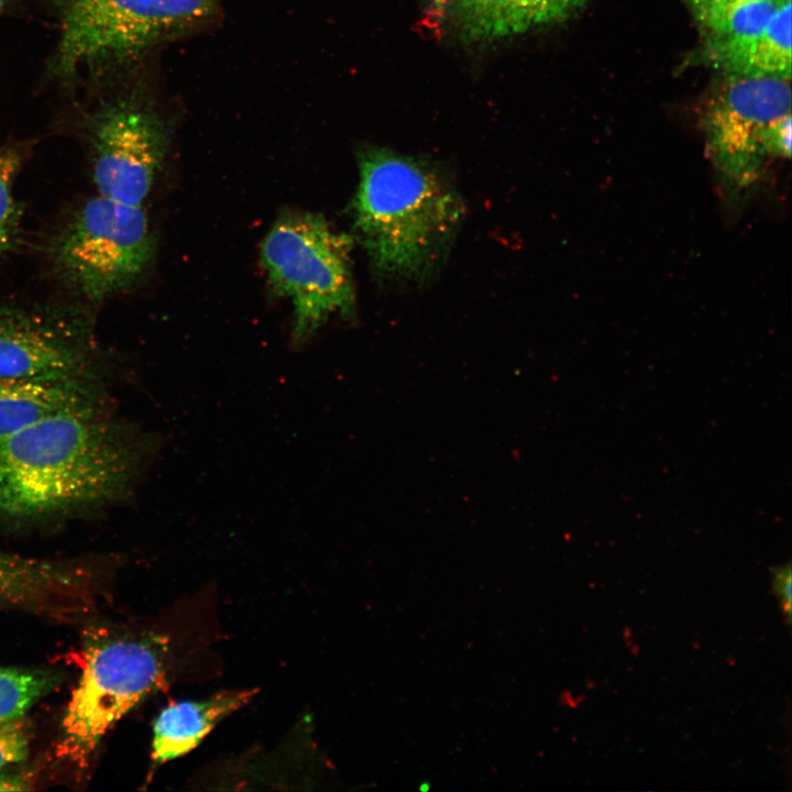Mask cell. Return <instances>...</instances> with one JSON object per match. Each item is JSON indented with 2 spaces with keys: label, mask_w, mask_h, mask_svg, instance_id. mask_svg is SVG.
<instances>
[{
  "label": "cell",
  "mask_w": 792,
  "mask_h": 792,
  "mask_svg": "<svg viewBox=\"0 0 792 792\" xmlns=\"http://www.w3.org/2000/svg\"><path fill=\"white\" fill-rule=\"evenodd\" d=\"M145 455L105 406L41 417L0 435V516L41 519L116 502Z\"/></svg>",
  "instance_id": "obj_1"
},
{
  "label": "cell",
  "mask_w": 792,
  "mask_h": 792,
  "mask_svg": "<svg viewBox=\"0 0 792 792\" xmlns=\"http://www.w3.org/2000/svg\"><path fill=\"white\" fill-rule=\"evenodd\" d=\"M354 228L375 270L422 279L441 263L463 217L455 189L435 168L370 146L359 153Z\"/></svg>",
  "instance_id": "obj_2"
},
{
  "label": "cell",
  "mask_w": 792,
  "mask_h": 792,
  "mask_svg": "<svg viewBox=\"0 0 792 792\" xmlns=\"http://www.w3.org/2000/svg\"><path fill=\"white\" fill-rule=\"evenodd\" d=\"M59 33L52 72L98 75L215 15L217 0H48Z\"/></svg>",
  "instance_id": "obj_3"
},
{
  "label": "cell",
  "mask_w": 792,
  "mask_h": 792,
  "mask_svg": "<svg viewBox=\"0 0 792 792\" xmlns=\"http://www.w3.org/2000/svg\"><path fill=\"white\" fill-rule=\"evenodd\" d=\"M351 246L348 235L308 211L282 213L266 233L261 264L273 290L292 302L295 345L308 342L332 316L352 314Z\"/></svg>",
  "instance_id": "obj_4"
},
{
  "label": "cell",
  "mask_w": 792,
  "mask_h": 792,
  "mask_svg": "<svg viewBox=\"0 0 792 792\" xmlns=\"http://www.w3.org/2000/svg\"><path fill=\"white\" fill-rule=\"evenodd\" d=\"M80 675L66 706L56 755L85 766L108 730L165 685L167 644L161 637L103 635L79 653Z\"/></svg>",
  "instance_id": "obj_5"
},
{
  "label": "cell",
  "mask_w": 792,
  "mask_h": 792,
  "mask_svg": "<svg viewBox=\"0 0 792 792\" xmlns=\"http://www.w3.org/2000/svg\"><path fill=\"white\" fill-rule=\"evenodd\" d=\"M154 251L142 206L99 194L74 209L48 244L56 276L88 304L130 288L150 266Z\"/></svg>",
  "instance_id": "obj_6"
},
{
  "label": "cell",
  "mask_w": 792,
  "mask_h": 792,
  "mask_svg": "<svg viewBox=\"0 0 792 792\" xmlns=\"http://www.w3.org/2000/svg\"><path fill=\"white\" fill-rule=\"evenodd\" d=\"M0 381L98 383L99 348L88 306L0 300Z\"/></svg>",
  "instance_id": "obj_7"
},
{
  "label": "cell",
  "mask_w": 792,
  "mask_h": 792,
  "mask_svg": "<svg viewBox=\"0 0 792 792\" xmlns=\"http://www.w3.org/2000/svg\"><path fill=\"white\" fill-rule=\"evenodd\" d=\"M791 113L788 79L726 75L704 106L707 152L723 191L745 195L769 158L766 134L772 122Z\"/></svg>",
  "instance_id": "obj_8"
},
{
  "label": "cell",
  "mask_w": 792,
  "mask_h": 792,
  "mask_svg": "<svg viewBox=\"0 0 792 792\" xmlns=\"http://www.w3.org/2000/svg\"><path fill=\"white\" fill-rule=\"evenodd\" d=\"M86 132L98 194L142 206L168 147L167 129L160 116L132 98L117 99L88 116Z\"/></svg>",
  "instance_id": "obj_9"
},
{
  "label": "cell",
  "mask_w": 792,
  "mask_h": 792,
  "mask_svg": "<svg viewBox=\"0 0 792 792\" xmlns=\"http://www.w3.org/2000/svg\"><path fill=\"white\" fill-rule=\"evenodd\" d=\"M443 23L460 40L492 42L571 16L587 0H435Z\"/></svg>",
  "instance_id": "obj_10"
},
{
  "label": "cell",
  "mask_w": 792,
  "mask_h": 792,
  "mask_svg": "<svg viewBox=\"0 0 792 792\" xmlns=\"http://www.w3.org/2000/svg\"><path fill=\"white\" fill-rule=\"evenodd\" d=\"M255 689L227 690L166 706L153 724L152 760L162 765L195 749L213 727L249 703Z\"/></svg>",
  "instance_id": "obj_11"
},
{
  "label": "cell",
  "mask_w": 792,
  "mask_h": 792,
  "mask_svg": "<svg viewBox=\"0 0 792 792\" xmlns=\"http://www.w3.org/2000/svg\"><path fill=\"white\" fill-rule=\"evenodd\" d=\"M87 565L26 558L0 550V607H38L88 590Z\"/></svg>",
  "instance_id": "obj_12"
},
{
  "label": "cell",
  "mask_w": 792,
  "mask_h": 792,
  "mask_svg": "<svg viewBox=\"0 0 792 792\" xmlns=\"http://www.w3.org/2000/svg\"><path fill=\"white\" fill-rule=\"evenodd\" d=\"M704 56L725 75L791 78V0L757 33L704 45Z\"/></svg>",
  "instance_id": "obj_13"
},
{
  "label": "cell",
  "mask_w": 792,
  "mask_h": 792,
  "mask_svg": "<svg viewBox=\"0 0 792 792\" xmlns=\"http://www.w3.org/2000/svg\"><path fill=\"white\" fill-rule=\"evenodd\" d=\"M105 406L98 383H19L0 381V435L41 417Z\"/></svg>",
  "instance_id": "obj_14"
},
{
  "label": "cell",
  "mask_w": 792,
  "mask_h": 792,
  "mask_svg": "<svg viewBox=\"0 0 792 792\" xmlns=\"http://www.w3.org/2000/svg\"><path fill=\"white\" fill-rule=\"evenodd\" d=\"M788 0H686L704 45L759 32Z\"/></svg>",
  "instance_id": "obj_15"
},
{
  "label": "cell",
  "mask_w": 792,
  "mask_h": 792,
  "mask_svg": "<svg viewBox=\"0 0 792 792\" xmlns=\"http://www.w3.org/2000/svg\"><path fill=\"white\" fill-rule=\"evenodd\" d=\"M58 681L52 671L0 667V721L23 716Z\"/></svg>",
  "instance_id": "obj_16"
},
{
  "label": "cell",
  "mask_w": 792,
  "mask_h": 792,
  "mask_svg": "<svg viewBox=\"0 0 792 792\" xmlns=\"http://www.w3.org/2000/svg\"><path fill=\"white\" fill-rule=\"evenodd\" d=\"M24 158L18 146L0 148V240L8 246L16 226L13 183Z\"/></svg>",
  "instance_id": "obj_17"
},
{
  "label": "cell",
  "mask_w": 792,
  "mask_h": 792,
  "mask_svg": "<svg viewBox=\"0 0 792 792\" xmlns=\"http://www.w3.org/2000/svg\"><path fill=\"white\" fill-rule=\"evenodd\" d=\"M29 745V729L22 716L0 721V769L24 760Z\"/></svg>",
  "instance_id": "obj_18"
},
{
  "label": "cell",
  "mask_w": 792,
  "mask_h": 792,
  "mask_svg": "<svg viewBox=\"0 0 792 792\" xmlns=\"http://www.w3.org/2000/svg\"><path fill=\"white\" fill-rule=\"evenodd\" d=\"M773 590L782 602V608L788 623L791 615V565L787 563L773 569Z\"/></svg>",
  "instance_id": "obj_19"
},
{
  "label": "cell",
  "mask_w": 792,
  "mask_h": 792,
  "mask_svg": "<svg viewBox=\"0 0 792 792\" xmlns=\"http://www.w3.org/2000/svg\"><path fill=\"white\" fill-rule=\"evenodd\" d=\"M30 789L26 774L11 772L0 776V791H24Z\"/></svg>",
  "instance_id": "obj_20"
},
{
  "label": "cell",
  "mask_w": 792,
  "mask_h": 792,
  "mask_svg": "<svg viewBox=\"0 0 792 792\" xmlns=\"http://www.w3.org/2000/svg\"><path fill=\"white\" fill-rule=\"evenodd\" d=\"M8 249V245L0 240V258Z\"/></svg>",
  "instance_id": "obj_21"
},
{
  "label": "cell",
  "mask_w": 792,
  "mask_h": 792,
  "mask_svg": "<svg viewBox=\"0 0 792 792\" xmlns=\"http://www.w3.org/2000/svg\"><path fill=\"white\" fill-rule=\"evenodd\" d=\"M6 2H7V0H0V10L3 8V6L6 4Z\"/></svg>",
  "instance_id": "obj_22"
}]
</instances>
